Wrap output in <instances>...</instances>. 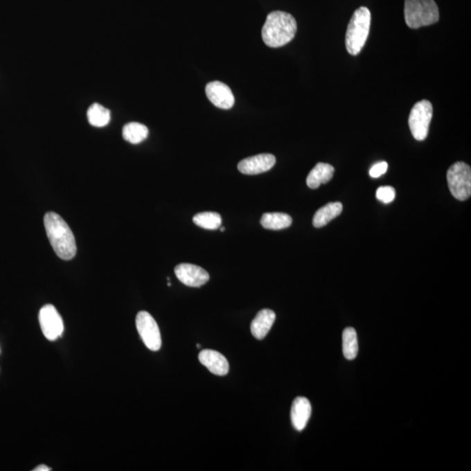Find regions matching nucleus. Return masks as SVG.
<instances>
[{
  "instance_id": "1",
  "label": "nucleus",
  "mask_w": 471,
  "mask_h": 471,
  "mask_svg": "<svg viewBox=\"0 0 471 471\" xmlns=\"http://www.w3.org/2000/svg\"><path fill=\"white\" fill-rule=\"evenodd\" d=\"M44 225L57 256L63 260L75 258L77 252L75 238L66 222L55 212H47L44 217Z\"/></svg>"
},
{
  "instance_id": "2",
  "label": "nucleus",
  "mask_w": 471,
  "mask_h": 471,
  "mask_svg": "<svg viewBox=\"0 0 471 471\" xmlns=\"http://www.w3.org/2000/svg\"><path fill=\"white\" fill-rule=\"evenodd\" d=\"M297 32V22L290 13L275 11L269 13L262 28V39L265 45L278 48L294 39Z\"/></svg>"
},
{
  "instance_id": "3",
  "label": "nucleus",
  "mask_w": 471,
  "mask_h": 471,
  "mask_svg": "<svg viewBox=\"0 0 471 471\" xmlns=\"http://www.w3.org/2000/svg\"><path fill=\"white\" fill-rule=\"evenodd\" d=\"M371 26V12L365 6L355 10L346 33V47L351 55H357L365 46Z\"/></svg>"
},
{
  "instance_id": "4",
  "label": "nucleus",
  "mask_w": 471,
  "mask_h": 471,
  "mask_svg": "<svg viewBox=\"0 0 471 471\" xmlns=\"http://www.w3.org/2000/svg\"><path fill=\"white\" fill-rule=\"evenodd\" d=\"M405 21L409 28L418 29L439 20V9L435 0H405Z\"/></svg>"
},
{
  "instance_id": "5",
  "label": "nucleus",
  "mask_w": 471,
  "mask_h": 471,
  "mask_svg": "<svg viewBox=\"0 0 471 471\" xmlns=\"http://www.w3.org/2000/svg\"><path fill=\"white\" fill-rule=\"evenodd\" d=\"M450 193L459 201H465L471 195V169L470 165L457 161L447 172Z\"/></svg>"
},
{
  "instance_id": "6",
  "label": "nucleus",
  "mask_w": 471,
  "mask_h": 471,
  "mask_svg": "<svg viewBox=\"0 0 471 471\" xmlns=\"http://www.w3.org/2000/svg\"><path fill=\"white\" fill-rule=\"evenodd\" d=\"M432 116L433 107L429 100H423L414 105L409 114V125L416 140L423 141L428 136Z\"/></svg>"
},
{
  "instance_id": "7",
  "label": "nucleus",
  "mask_w": 471,
  "mask_h": 471,
  "mask_svg": "<svg viewBox=\"0 0 471 471\" xmlns=\"http://www.w3.org/2000/svg\"><path fill=\"white\" fill-rule=\"evenodd\" d=\"M136 325L137 331L147 348L154 352L160 350L161 338L159 326L152 316L145 311L138 312Z\"/></svg>"
},
{
  "instance_id": "8",
  "label": "nucleus",
  "mask_w": 471,
  "mask_h": 471,
  "mask_svg": "<svg viewBox=\"0 0 471 471\" xmlns=\"http://www.w3.org/2000/svg\"><path fill=\"white\" fill-rule=\"evenodd\" d=\"M39 321L43 335L48 341H55L62 335L63 319L53 305H46L40 309Z\"/></svg>"
},
{
  "instance_id": "9",
  "label": "nucleus",
  "mask_w": 471,
  "mask_h": 471,
  "mask_svg": "<svg viewBox=\"0 0 471 471\" xmlns=\"http://www.w3.org/2000/svg\"><path fill=\"white\" fill-rule=\"evenodd\" d=\"M177 278L190 287H201L210 281V275L204 269L193 264H180L175 268Z\"/></svg>"
},
{
  "instance_id": "10",
  "label": "nucleus",
  "mask_w": 471,
  "mask_h": 471,
  "mask_svg": "<svg viewBox=\"0 0 471 471\" xmlns=\"http://www.w3.org/2000/svg\"><path fill=\"white\" fill-rule=\"evenodd\" d=\"M205 93L211 103L220 109H230L234 105L233 93L226 84L215 80L207 84Z\"/></svg>"
},
{
  "instance_id": "11",
  "label": "nucleus",
  "mask_w": 471,
  "mask_h": 471,
  "mask_svg": "<svg viewBox=\"0 0 471 471\" xmlns=\"http://www.w3.org/2000/svg\"><path fill=\"white\" fill-rule=\"evenodd\" d=\"M275 163L274 154H260L242 160L238 165V169L245 175H258L270 170Z\"/></svg>"
},
{
  "instance_id": "12",
  "label": "nucleus",
  "mask_w": 471,
  "mask_h": 471,
  "mask_svg": "<svg viewBox=\"0 0 471 471\" xmlns=\"http://www.w3.org/2000/svg\"><path fill=\"white\" fill-rule=\"evenodd\" d=\"M198 359L208 370L218 376L226 375L230 369L227 359L222 353L214 350H202Z\"/></svg>"
},
{
  "instance_id": "13",
  "label": "nucleus",
  "mask_w": 471,
  "mask_h": 471,
  "mask_svg": "<svg viewBox=\"0 0 471 471\" xmlns=\"http://www.w3.org/2000/svg\"><path fill=\"white\" fill-rule=\"evenodd\" d=\"M312 414L310 402L305 397H297L292 402L291 419L296 430L302 432L305 428Z\"/></svg>"
},
{
  "instance_id": "14",
  "label": "nucleus",
  "mask_w": 471,
  "mask_h": 471,
  "mask_svg": "<svg viewBox=\"0 0 471 471\" xmlns=\"http://www.w3.org/2000/svg\"><path fill=\"white\" fill-rule=\"evenodd\" d=\"M276 319L275 312L270 309H263L256 315L251 322V331L256 339H263L270 332Z\"/></svg>"
},
{
  "instance_id": "15",
  "label": "nucleus",
  "mask_w": 471,
  "mask_h": 471,
  "mask_svg": "<svg viewBox=\"0 0 471 471\" xmlns=\"http://www.w3.org/2000/svg\"><path fill=\"white\" fill-rule=\"evenodd\" d=\"M335 174V168L328 163H319L309 173L306 184L312 190L318 188L321 184L328 183Z\"/></svg>"
},
{
  "instance_id": "16",
  "label": "nucleus",
  "mask_w": 471,
  "mask_h": 471,
  "mask_svg": "<svg viewBox=\"0 0 471 471\" xmlns=\"http://www.w3.org/2000/svg\"><path fill=\"white\" fill-rule=\"evenodd\" d=\"M342 210L343 205L341 203H339V202L329 203L325 205L324 207L319 208L317 212H316L314 220H312V224L316 228L325 226L329 222L339 216Z\"/></svg>"
},
{
  "instance_id": "17",
  "label": "nucleus",
  "mask_w": 471,
  "mask_h": 471,
  "mask_svg": "<svg viewBox=\"0 0 471 471\" xmlns=\"http://www.w3.org/2000/svg\"><path fill=\"white\" fill-rule=\"evenodd\" d=\"M292 220L289 215L285 213H265L261 217L262 226L267 230L278 231L291 226Z\"/></svg>"
},
{
  "instance_id": "18",
  "label": "nucleus",
  "mask_w": 471,
  "mask_h": 471,
  "mask_svg": "<svg viewBox=\"0 0 471 471\" xmlns=\"http://www.w3.org/2000/svg\"><path fill=\"white\" fill-rule=\"evenodd\" d=\"M343 353L346 359H355L358 355L357 332L353 328H346L342 335Z\"/></svg>"
},
{
  "instance_id": "19",
  "label": "nucleus",
  "mask_w": 471,
  "mask_h": 471,
  "mask_svg": "<svg viewBox=\"0 0 471 471\" xmlns=\"http://www.w3.org/2000/svg\"><path fill=\"white\" fill-rule=\"evenodd\" d=\"M149 136V130L143 124L130 123L123 127V136L124 140L132 144L141 143Z\"/></svg>"
},
{
  "instance_id": "20",
  "label": "nucleus",
  "mask_w": 471,
  "mask_h": 471,
  "mask_svg": "<svg viewBox=\"0 0 471 471\" xmlns=\"http://www.w3.org/2000/svg\"><path fill=\"white\" fill-rule=\"evenodd\" d=\"M87 119L94 127H105L110 122V111L98 103H94L87 110Z\"/></svg>"
},
{
  "instance_id": "21",
  "label": "nucleus",
  "mask_w": 471,
  "mask_h": 471,
  "mask_svg": "<svg viewBox=\"0 0 471 471\" xmlns=\"http://www.w3.org/2000/svg\"><path fill=\"white\" fill-rule=\"evenodd\" d=\"M195 224L206 230H217L222 224V217L217 212H201L193 217Z\"/></svg>"
},
{
  "instance_id": "22",
  "label": "nucleus",
  "mask_w": 471,
  "mask_h": 471,
  "mask_svg": "<svg viewBox=\"0 0 471 471\" xmlns=\"http://www.w3.org/2000/svg\"><path fill=\"white\" fill-rule=\"evenodd\" d=\"M377 199L384 204L392 203L396 198V190L391 186H382L376 190Z\"/></svg>"
},
{
  "instance_id": "23",
  "label": "nucleus",
  "mask_w": 471,
  "mask_h": 471,
  "mask_svg": "<svg viewBox=\"0 0 471 471\" xmlns=\"http://www.w3.org/2000/svg\"><path fill=\"white\" fill-rule=\"evenodd\" d=\"M388 167L389 165L386 161H380V163H375L369 170L370 177L373 178L382 177L388 170Z\"/></svg>"
},
{
  "instance_id": "24",
  "label": "nucleus",
  "mask_w": 471,
  "mask_h": 471,
  "mask_svg": "<svg viewBox=\"0 0 471 471\" xmlns=\"http://www.w3.org/2000/svg\"><path fill=\"white\" fill-rule=\"evenodd\" d=\"M51 470L49 467H47L46 465H44V464H42V465H39L38 467H36L33 471H49Z\"/></svg>"
},
{
  "instance_id": "25",
  "label": "nucleus",
  "mask_w": 471,
  "mask_h": 471,
  "mask_svg": "<svg viewBox=\"0 0 471 471\" xmlns=\"http://www.w3.org/2000/svg\"><path fill=\"white\" fill-rule=\"evenodd\" d=\"M220 230H221V231H223V232H224V231H225V228H224V227H222V228L220 229Z\"/></svg>"
},
{
  "instance_id": "26",
  "label": "nucleus",
  "mask_w": 471,
  "mask_h": 471,
  "mask_svg": "<svg viewBox=\"0 0 471 471\" xmlns=\"http://www.w3.org/2000/svg\"><path fill=\"white\" fill-rule=\"evenodd\" d=\"M197 346L198 348H201V346L199 344H197Z\"/></svg>"
}]
</instances>
